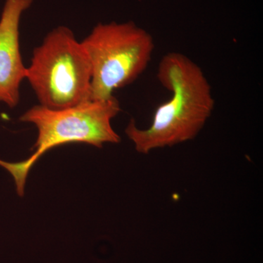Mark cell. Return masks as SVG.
Here are the masks:
<instances>
[{"mask_svg":"<svg viewBox=\"0 0 263 263\" xmlns=\"http://www.w3.org/2000/svg\"><path fill=\"white\" fill-rule=\"evenodd\" d=\"M157 79L172 97L157 108L149 127L140 129L131 119L125 129L137 152L143 155L193 141L215 106L212 86L201 67L183 53L164 55Z\"/></svg>","mask_w":263,"mask_h":263,"instance_id":"6da1fadb","label":"cell"},{"mask_svg":"<svg viewBox=\"0 0 263 263\" xmlns=\"http://www.w3.org/2000/svg\"><path fill=\"white\" fill-rule=\"evenodd\" d=\"M26 79L45 108L60 110L91 100L89 59L67 27L53 29L34 50Z\"/></svg>","mask_w":263,"mask_h":263,"instance_id":"3957f363","label":"cell"},{"mask_svg":"<svg viewBox=\"0 0 263 263\" xmlns=\"http://www.w3.org/2000/svg\"><path fill=\"white\" fill-rule=\"evenodd\" d=\"M91 67V100L111 98L146 70L153 37L133 22L98 24L81 42Z\"/></svg>","mask_w":263,"mask_h":263,"instance_id":"277c9868","label":"cell"},{"mask_svg":"<svg viewBox=\"0 0 263 263\" xmlns=\"http://www.w3.org/2000/svg\"><path fill=\"white\" fill-rule=\"evenodd\" d=\"M120 111V103L114 96L60 110L35 105L25 112L21 122L32 123L37 128V139L33 147L35 152L22 162L0 160V166L13 176L19 196L24 195L29 171L48 150L70 143H87L98 148L105 143H119L121 138L112 127L111 121Z\"/></svg>","mask_w":263,"mask_h":263,"instance_id":"7a4b0ae2","label":"cell"},{"mask_svg":"<svg viewBox=\"0 0 263 263\" xmlns=\"http://www.w3.org/2000/svg\"><path fill=\"white\" fill-rule=\"evenodd\" d=\"M33 0H6L0 18V102L14 108L20 100V86L26 79L19 45L21 18Z\"/></svg>","mask_w":263,"mask_h":263,"instance_id":"5b68a950","label":"cell"}]
</instances>
